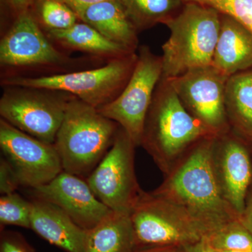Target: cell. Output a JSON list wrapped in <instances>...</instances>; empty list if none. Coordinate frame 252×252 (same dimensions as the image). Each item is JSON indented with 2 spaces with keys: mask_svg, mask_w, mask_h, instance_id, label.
I'll return each mask as SVG.
<instances>
[{
  "mask_svg": "<svg viewBox=\"0 0 252 252\" xmlns=\"http://www.w3.org/2000/svg\"><path fill=\"white\" fill-rule=\"evenodd\" d=\"M215 137H207L194 146L152 192L183 209L208 235L240 219L223 198L214 170L212 150Z\"/></svg>",
  "mask_w": 252,
  "mask_h": 252,
  "instance_id": "obj_1",
  "label": "cell"
},
{
  "mask_svg": "<svg viewBox=\"0 0 252 252\" xmlns=\"http://www.w3.org/2000/svg\"><path fill=\"white\" fill-rule=\"evenodd\" d=\"M240 220L252 235V182L247 194L245 209Z\"/></svg>",
  "mask_w": 252,
  "mask_h": 252,
  "instance_id": "obj_28",
  "label": "cell"
},
{
  "mask_svg": "<svg viewBox=\"0 0 252 252\" xmlns=\"http://www.w3.org/2000/svg\"><path fill=\"white\" fill-rule=\"evenodd\" d=\"M177 248L172 247H166V248H146L138 250L135 252H173Z\"/></svg>",
  "mask_w": 252,
  "mask_h": 252,
  "instance_id": "obj_32",
  "label": "cell"
},
{
  "mask_svg": "<svg viewBox=\"0 0 252 252\" xmlns=\"http://www.w3.org/2000/svg\"><path fill=\"white\" fill-rule=\"evenodd\" d=\"M17 15L31 11L37 0H7Z\"/></svg>",
  "mask_w": 252,
  "mask_h": 252,
  "instance_id": "obj_30",
  "label": "cell"
},
{
  "mask_svg": "<svg viewBox=\"0 0 252 252\" xmlns=\"http://www.w3.org/2000/svg\"><path fill=\"white\" fill-rule=\"evenodd\" d=\"M135 232L130 214L111 211L86 230L84 252H135Z\"/></svg>",
  "mask_w": 252,
  "mask_h": 252,
  "instance_id": "obj_18",
  "label": "cell"
},
{
  "mask_svg": "<svg viewBox=\"0 0 252 252\" xmlns=\"http://www.w3.org/2000/svg\"><path fill=\"white\" fill-rule=\"evenodd\" d=\"M164 25L170 34L162 46V78L172 79L190 69L211 65L220 35L218 11L198 3H185Z\"/></svg>",
  "mask_w": 252,
  "mask_h": 252,
  "instance_id": "obj_4",
  "label": "cell"
},
{
  "mask_svg": "<svg viewBox=\"0 0 252 252\" xmlns=\"http://www.w3.org/2000/svg\"><path fill=\"white\" fill-rule=\"evenodd\" d=\"M78 18L113 42L131 51L138 50V32L132 25L121 0H105L76 11Z\"/></svg>",
  "mask_w": 252,
  "mask_h": 252,
  "instance_id": "obj_17",
  "label": "cell"
},
{
  "mask_svg": "<svg viewBox=\"0 0 252 252\" xmlns=\"http://www.w3.org/2000/svg\"><path fill=\"white\" fill-rule=\"evenodd\" d=\"M41 30L31 11L18 14L0 42V63L7 67L59 65L66 58Z\"/></svg>",
  "mask_w": 252,
  "mask_h": 252,
  "instance_id": "obj_12",
  "label": "cell"
},
{
  "mask_svg": "<svg viewBox=\"0 0 252 252\" xmlns=\"http://www.w3.org/2000/svg\"><path fill=\"white\" fill-rule=\"evenodd\" d=\"M210 6L234 18L252 33V0H182Z\"/></svg>",
  "mask_w": 252,
  "mask_h": 252,
  "instance_id": "obj_25",
  "label": "cell"
},
{
  "mask_svg": "<svg viewBox=\"0 0 252 252\" xmlns=\"http://www.w3.org/2000/svg\"><path fill=\"white\" fill-rule=\"evenodd\" d=\"M135 148L119 126L112 147L86 180L95 196L112 211L130 214L144 191L135 175Z\"/></svg>",
  "mask_w": 252,
  "mask_h": 252,
  "instance_id": "obj_8",
  "label": "cell"
},
{
  "mask_svg": "<svg viewBox=\"0 0 252 252\" xmlns=\"http://www.w3.org/2000/svg\"><path fill=\"white\" fill-rule=\"evenodd\" d=\"M32 190L34 197L57 205L85 230L94 228L112 211L95 196L85 179L67 172Z\"/></svg>",
  "mask_w": 252,
  "mask_h": 252,
  "instance_id": "obj_14",
  "label": "cell"
},
{
  "mask_svg": "<svg viewBox=\"0 0 252 252\" xmlns=\"http://www.w3.org/2000/svg\"><path fill=\"white\" fill-rule=\"evenodd\" d=\"M173 252H180V251H179L178 248H176L175 251H174Z\"/></svg>",
  "mask_w": 252,
  "mask_h": 252,
  "instance_id": "obj_34",
  "label": "cell"
},
{
  "mask_svg": "<svg viewBox=\"0 0 252 252\" xmlns=\"http://www.w3.org/2000/svg\"><path fill=\"white\" fill-rule=\"evenodd\" d=\"M33 14L46 31H63L77 23V15L68 5L60 0H37Z\"/></svg>",
  "mask_w": 252,
  "mask_h": 252,
  "instance_id": "obj_23",
  "label": "cell"
},
{
  "mask_svg": "<svg viewBox=\"0 0 252 252\" xmlns=\"http://www.w3.org/2000/svg\"><path fill=\"white\" fill-rule=\"evenodd\" d=\"M137 54L135 69L122 94L97 109L123 127L136 147L141 146L146 117L162 75V56L154 54L147 46H141Z\"/></svg>",
  "mask_w": 252,
  "mask_h": 252,
  "instance_id": "obj_9",
  "label": "cell"
},
{
  "mask_svg": "<svg viewBox=\"0 0 252 252\" xmlns=\"http://www.w3.org/2000/svg\"><path fill=\"white\" fill-rule=\"evenodd\" d=\"M31 201L16 192L1 195L0 198V223L31 228Z\"/></svg>",
  "mask_w": 252,
  "mask_h": 252,
  "instance_id": "obj_24",
  "label": "cell"
},
{
  "mask_svg": "<svg viewBox=\"0 0 252 252\" xmlns=\"http://www.w3.org/2000/svg\"><path fill=\"white\" fill-rule=\"evenodd\" d=\"M119 126L73 96L54 144L63 171L86 180L112 147Z\"/></svg>",
  "mask_w": 252,
  "mask_h": 252,
  "instance_id": "obj_3",
  "label": "cell"
},
{
  "mask_svg": "<svg viewBox=\"0 0 252 252\" xmlns=\"http://www.w3.org/2000/svg\"><path fill=\"white\" fill-rule=\"evenodd\" d=\"M228 79L213 66L208 65L166 79L187 112L210 135L217 137L230 130L225 107Z\"/></svg>",
  "mask_w": 252,
  "mask_h": 252,
  "instance_id": "obj_10",
  "label": "cell"
},
{
  "mask_svg": "<svg viewBox=\"0 0 252 252\" xmlns=\"http://www.w3.org/2000/svg\"><path fill=\"white\" fill-rule=\"evenodd\" d=\"M21 187L14 170L4 157L0 158V193L6 195L14 193Z\"/></svg>",
  "mask_w": 252,
  "mask_h": 252,
  "instance_id": "obj_26",
  "label": "cell"
},
{
  "mask_svg": "<svg viewBox=\"0 0 252 252\" xmlns=\"http://www.w3.org/2000/svg\"><path fill=\"white\" fill-rule=\"evenodd\" d=\"M205 238L215 250L252 252V235L240 219L225 223Z\"/></svg>",
  "mask_w": 252,
  "mask_h": 252,
  "instance_id": "obj_22",
  "label": "cell"
},
{
  "mask_svg": "<svg viewBox=\"0 0 252 252\" xmlns=\"http://www.w3.org/2000/svg\"><path fill=\"white\" fill-rule=\"evenodd\" d=\"M178 249L180 252H216L210 246L206 238H203L197 243L179 247Z\"/></svg>",
  "mask_w": 252,
  "mask_h": 252,
  "instance_id": "obj_29",
  "label": "cell"
},
{
  "mask_svg": "<svg viewBox=\"0 0 252 252\" xmlns=\"http://www.w3.org/2000/svg\"><path fill=\"white\" fill-rule=\"evenodd\" d=\"M244 139L230 130L215 137L212 158L223 198L241 216L252 182V162Z\"/></svg>",
  "mask_w": 252,
  "mask_h": 252,
  "instance_id": "obj_13",
  "label": "cell"
},
{
  "mask_svg": "<svg viewBox=\"0 0 252 252\" xmlns=\"http://www.w3.org/2000/svg\"><path fill=\"white\" fill-rule=\"evenodd\" d=\"M0 252H32L21 235L11 232L1 235Z\"/></svg>",
  "mask_w": 252,
  "mask_h": 252,
  "instance_id": "obj_27",
  "label": "cell"
},
{
  "mask_svg": "<svg viewBox=\"0 0 252 252\" xmlns=\"http://www.w3.org/2000/svg\"><path fill=\"white\" fill-rule=\"evenodd\" d=\"M215 251H216V252H245L240 251H225V250H215Z\"/></svg>",
  "mask_w": 252,
  "mask_h": 252,
  "instance_id": "obj_33",
  "label": "cell"
},
{
  "mask_svg": "<svg viewBox=\"0 0 252 252\" xmlns=\"http://www.w3.org/2000/svg\"><path fill=\"white\" fill-rule=\"evenodd\" d=\"M73 96L61 91L6 86L0 99V115L20 130L54 144Z\"/></svg>",
  "mask_w": 252,
  "mask_h": 252,
  "instance_id": "obj_7",
  "label": "cell"
},
{
  "mask_svg": "<svg viewBox=\"0 0 252 252\" xmlns=\"http://www.w3.org/2000/svg\"><path fill=\"white\" fill-rule=\"evenodd\" d=\"M126 15L137 32L165 24L181 11L182 0H121Z\"/></svg>",
  "mask_w": 252,
  "mask_h": 252,
  "instance_id": "obj_21",
  "label": "cell"
},
{
  "mask_svg": "<svg viewBox=\"0 0 252 252\" xmlns=\"http://www.w3.org/2000/svg\"><path fill=\"white\" fill-rule=\"evenodd\" d=\"M31 201V229L64 251L84 252L86 230L57 205L36 197Z\"/></svg>",
  "mask_w": 252,
  "mask_h": 252,
  "instance_id": "obj_15",
  "label": "cell"
},
{
  "mask_svg": "<svg viewBox=\"0 0 252 252\" xmlns=\"http://www.w3.org/2000/svg\"><path fill=\"white\" fill-rule=\"evenodd\" d=\"M60 1L68 5L74 12H76L78 9H81L84 6L105 1V0H60Z\"/></svg>",
  "mask_w": 252,
  "mask_h": 252,
  "instance_id": "obj_31",
  "label": "cell"
},
{
  "mask_svg": "<svg viewBox=\"0 0 252 252\" xmlns=\"http://www.w3.org/2000/svg\"><path fill=\"white\" fill-rule=\"evenodd\" d=\"M0 147L21 187L32 189L45 185L63 171L54 144L28 135L1 118Z\"/></svg>",
  "mask_w": 252,
  "mask_h": 252,
  "instance_id": "obj_11",
  "label": "cell"
},
{
  "mask_svg": "<svg viewBox=\"0 0 252 252\" xmlns=\"http://www.w3.org/2000/svg\"><path fill=\"white\" fill-rule=\"evenodd\" d=\"M138 59L137 52L110 60L102 67L50 76L3 78L4 86L61 91L98 109L117 98L130 80Z\"/></svg>",
  "mask_w": 252,
  "mask_h": 252,
  "instance_id": "obj_5",
  "label": "cell"
},
{
  "mask_svg": "<svg viewBox=\"0 0 252 252\" xmlns=\"http://www.w3.org/2000/svg\"><path fill=\"white\" fill-rule=\"evenodd\" d=\"M211 65L228 77L252 67V33L227 15L220 14V35Z\"/></svg>",
  "mask_w": 252,
  "mask_h": 252,
  "instance_id": "obj_16",
  "label": "cell"
},
{
  "mask_svg": "<svg viewBox=\"0 0 252 252\" xmlns=\"http://www.w3.org/2000/svg\"><path fill=\"white\" fill-rule=\"evenodd\" d=\"M225 107L230 130L252 142V69L228 77Z\"/></svg>",
  "mask_w": 252,
  "mask_h": 252,
  "instance_id": "obj_20",
  "label": "cell"
},
{
  "mask_svg": "<svg viewBox=\"0 0 252 252\" xmlns=\"http://www.w3.org/2000/svg\"><path fill=\"white\" fill-rule=\"evenodd\" d=\"M214 137L184 107L170 81L161 78L154 92L141 146L164 175L200 141Z\"/></svg>",
  "mask_w": 252,
  "mask_h": 252,
  "instance_id": "obj_2",
  "label": "cell"
},
{
  "mask_svg": "<svg viewBox=\"0 0 252 252\" xmlns=\"http://www.w3.org/2000/svg\"><path fill=\"white\" fill-rule=\"evenodd\" d=\"M46 33L50 40L63 47L88 53L109 61L136 52L109 40L84 22L77 23L68 29L46 31Z\"/></svg>",
  "mask_w": 252,
  "mask_h": 252,
  "instance_id": "obj_19",
  "label": "cell"
},
{
  "mask_svg": "<svg viewBox=\"0 0 252 252\" xmlns=\"http://www.w3.org/2000/svg\"><path fill=\"white\" fill-rule=\"evenodd\" d=\"M136 248H179L207 238L208 233L183 209L142 192L130 213Z\"/></svg>",
  "mask_w": 252,
  "mask_h": 252,
  "instance_id": "obj_6",
  "label": "cell"
}]
</instances>
